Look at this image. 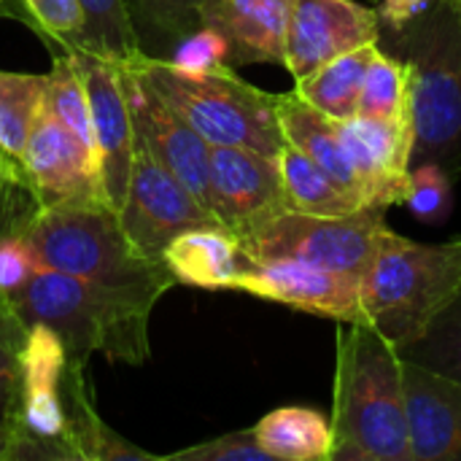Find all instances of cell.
Here are the masks:
<instances>
[{"label": "cell", "mask_w": 461, "mask_h": 461, "mask_svg": "<svg viewBox=\"0 0 461 461\" xmlns=\"http://www.w3.org/2000/svg\"><path fill=\"white\" fill-rule=\"evenodd\" d=\"M159 297L116 289L41 265L11 303L24 327H51L73 365L86 367L92 354L143 365L151 357L149 319Z\"/></svg>", "instance_id": "2"}, {"label": "cell", "mask_w": 461, "mask_h": 461, "mask_svg": "<svg viewBox=\"0 0 461 461\" xmlns=\"http://www.w3.org/2000/svg\"><path fill=\"white\" fill-rule=\"evenodd\" d=\"M332 461H413L400 351L365 321H340Z\"/></svg>", "instance_id": "1"}, {"label": "cell", "mask_w": 461, "mask_h": 461, "mask_svg": "<svg viewBox=\"0 0 461 461\" xmlns=\"http://www.w3.org/2000/svg\"><path fill=\"white\" fill-rule=\"evenodd\" d=\"M435 0H381L378 16L386 30H400L416 16H421Z\"/></svg>", "instance_id": "34"}, {"label": "cell", "mask_w": 461, "mask_h": 461, "mask_svg": "<svg viewBox=\"0 0 461 461\" xmlns=\"http://www.w3.org/2000/svg\"><path fill=\"white\" fill-rule=\"evenodd\" d=\"M41 265L76 278L162 300L176 276L162 257L140 254L108 205H32L24 219Z\"/></svg>", "instance_id": "5"}, {"label": "cell", "mask_w": 461, "mask_h": 461, "mask_svg": "<svg viewBox=\"0 0 461 461\" xmlns=\"http://www.w3.org/2000/svg\"><path fill=\"white\" fill-rule=\"evenodd\" d=\"M11 184H22V186H24V181H22V178H16V176H0V221H3L5 197H8V189H11ZM24 189H27V186H24Z\"/></svg>", "instance_id": "37"}, {"label": "cell", "mask_w": 461, "mask_h": 461, "mask_svg": "<svg viewBox=\"0 0 461 461\" xmlns=\"http://www.w3.org/2000/svg\"><path fill=\"white\" fill-rule=\"evenodd\" d=\"M232 292L281 303L332 321H365L362 276L321 270L300 262H249Z\"/></svg>", "instance_id": "14"}, {"label": "cell", "mask_w": 461, "mask_h": 461, "mask_svg": "<svg viewBox=\"0 0 461 461\" xmlns=\"http://www.w3.org/2000/svg\"><path fill=\"white\" fill-rule=\"evenodd\" d=\"M78 3L84 11V35L78 49L95 51L122 68L132 65L143 54L127 0H78Z\"/></svg>", "instance_id": "23"}, {"label": "cell", "mask_w": 461, "mask_h": 461, "mask_svg": "<svg viewBox=\"0 0 461 461\" xmlns=\"http://www.w3.org/2000/svg\"><path fill=\"white\" fill-rule=\"evenodd\" d=\"M400 357L461 381V294L435 319L427 335L405 346Z\"/></svg>", "instance_id": "28"}, {"label": "cell", "mask_w": 461, "mask_h": 461, "mask_svg": "<svg viewBox=\"0 0 461 461\" xmlns=\"http://www.w3.org/2000/svg\"><path fill=\"white\" fill-rule=\"evenodd\" d=\"M276 111H278V122H281L286 143H292L305 157H311L343 192H348L365 208L354 167L340 140L338 122L321 113L319 108H313L311 103H305L297 92L276 95Z\"/></svg>", "instance_id": "19"}, {"label": "cell", "mask_w": 461, "mask_h": 461, "mask_svg": "<svg viewBox=\"0 0 461 461\" xmlns=\"http://www.w3.org/2000/svg\"><path fill=\"white\" fill-rule=\"evenodd\" d=\"M362 119H408L413 116L411 111V70L405 59L392 57L381 49L373 51L367 73H365V86H362V100H359V113Z\"/></svg>", "instance_id": "26"}, {"label": "cell", "mask_w": 461, "mask_h": 461, "mask_svg": "<svg viewBox=\"0 0 461 461\" xmlns=\"http://www.w3.org/2000/svg\"><path fill=\"white\" fill-rule=\"evenodd\" d=\"M43 105L84 143V149L100 162V149H97V135H95V119H92V105L89 95L84 89V81L68 57V51L57 49L51 54V70H49V86Z\"/></svg>", "instance_id": "25"}, {"label": "cell", "mask_w": 461, "mask_h": 461, "mask_svg": "<svg viewBox=\"0 0 461 461\" xmlns=\"http://www.w3.org/2000/svg\"><path fill=\"white\" fill-rule=\"evenodd\" d=\"M413 461H461V381L402 359Z\"/></svg>", "instance_id": "16"}, {"label": "cell", "mask_w": 461, "mask_h": 461, "mask_svg": "<svg viewBox=\"0 0 461 461\" xmlns=\"http://www.w3.org/2000/svg\"><path fill=\"white\" fill-rule=\"evenodd\" d=\"M49 73H8L0 70V151L22 162L30 130L43 108Z\"/></svg>", "instance_id": "24"}, {"label": "cell", "mask_w": 461, "mask_h": 461, "mask_svg": "<svg viewBox=\"0 0 461 461\" xmlns=\"http://www.w3.org/2000/svg\"><path fill=\"white\" fill-rule=\"evenodd\" d=\"M165 459H184V461H270V456L259 448L254 432H235L224 435L184 451H176Z\"/></svg>", "instance_id": "31"}, {"label": "cell", "mask_w": 461, "mask_h": 461, "mask_svg": "<svg viewBox=\"0 0 461 461\" xmlns=\"http://www.w3.org/2000/svg\"><path fill=\"white\" fill-rule=\"evenodd\" d=\"M284 194L289 211L313 213V216H343L359 211V200L343 192L311 157H305L292 143L284 146L278 157Z\"/></svg>", "instance_id": "22"}, {"label": "cell", "mask_w": 461, "mask_h": 461, "mask_svg": "<svg viewBox=\"0 0 461 461\" xmlns=\"http://www.w3.org/2000/svg\"><path fill=\"white\" fill-rule=\"evenodd\" d=\"M165 265L176 276V284L194 289H232L249 259L240 251L238 238L224 227H200L181 232L162 254Z\"/></svg>", "instance_id": "18"}, {"label": "cell", "mask_w": 461, "mask_h": 461, "mask_svg": "<svg viewBox=\"0 0 461 461\" xmlns=\"http://www.w3.org/2000/svg\"><path fill=\"white\" fill-rule=\"evenodd\" d=\"M405 205L427 224L446 221L451 213V173L432 162H424L411 170V189Z\"/></svg>", "instance_id": "30"}, {"label": "cell", "mask_w": 461, "mask_h": 461, "mask_svg": "<svg viewBox=\"0 0 461 461\" xmlns=\"http://www.w3.org/2000/svg\"><path fill=\"white\" fill-rule=\"evenodd\" d=\"M119 221L132 246L146 257L165 249L189 230L221 227V221L135 138V162Z\"/></svg>", "instance_id": "8"}, {"label": "cell", "mask_w": 461, "mask_h": 461, "mask_svg": "<svg viewBox=\"0 0 461 461\" xmlns=\"http://www.w3.org/2000/svg\"><path fill=\"white\" fill-rule=\"evenodd\" d=\"M375 49H378V43L362 46V49H354V51H346V54L330 59L316 73L297 81L294 92L305 103L319 108L321 113L332 116L335 122L354 119L359 113L365 73H367V65H370V57Z\"/></svg>", "instance_id": "21"}, {"label": "cell", "mask_w": 461, "mask_h": 461, "mask_svg": "<svg viewBox=\"0 0 461 461\" xmlns=\"http://www.w3.org/2000/svg\"><path fill=\"white\" fill-rule=\"evenodd\" d=\"M22 167L38 205H108L100 162L46 105L30 130Z\"/></svg>", "instance_id": "9"}, {"label": "cell", "mask_w": 461, "mask_h": 461, "mask_svg": "<svg viewBox=\"0 0 461 461\" xmlns=\"http://www.w3.org/2000/svg\"><path fill=\"white\" fill-rule=\"evenodd\" d=\"M346 157L354 167L365 208L405 203L413 162V116L408 119H346L338 122Z\"/></svg>", "instance_id": "15"}, {"label": "cell", "mask_w": 461, "mask_h": 461, "mask_svg": "<svg viewBox=\"0 0 461 461\" xmlns=\"http://www.w3.org/2000/svg\"><path fill=\"white\" fill-rule=\"evenodd\" d=\"M68 57L73 59L89 95L103 186L108 194V205L119 213L127 200L135 162V124L124 86V68L86 49H68Z\"/></svg>", "instance_id": "10"}, {"label": "cell", "mask_w": 461, "mask_h": 461, "mask_svg": "<svg viewBox=\"0 0 461 461\" xmlns=\"http://www.w3.org/2000/svg\"><path fill=\"white\" fill-rule=\"evenodd\" d=\"M381 16L357 0H292L284 68L294 81L330 59L381 41Z\"/></svg>", "instance_id": "12"}, {"label": "cell", "mask_w": 461, "mask_h": 461, "mask_svg": "<svg viewBox=\"0 0 461 461\" xmlns=\"http://www.w3.org/2000/svg\"><path fill=\"white\" fill-rule=\"evenodd\" d=\"M213 213L238 240L289 211L278 159L240 146H211Z\"/></svg>", "instance_id": "13"}, {"label": "cell", "mask_w": 461, "mask_h": 461, "mask_svg": "<svg viewBox=\"0 0 461 461\" xmlns=\"http://www.w3.org/2000/svg\"><path fill=\"white\" fill-rule=\"evenodd\" d=\"M24 22L49 38L57 49H78L84 35V11L78 0H16Z\"/></svg>", "instance_id": "29"}, {"label": "cell", "mask_w": 461, "mask_h": 461, "mask_svg": "<svg viewBox=\"0 0 461 461\" xmlns=\"http://www.w3.org/2000/svg\"><path fill=\"white\" fill-rule=\"evenodd\" d=\"M270 461H332V421L313 408H278L251 429Z\"/></svg>", "instance_id": "20"}, {"label": "cell", "mask_w": 461, "mask_h": 461, "mask_svg": "<svg viewBox=\"0 0 461 461\" xmlns=\"http://www.w3.org/2000/svg\"><path fill=\"white\" fill-rule=\"evenodd\" d=\"M167 59H173L184 68H213V65L227 62V46L213 30L200 27L197 32L186 35L173 49V54Z\"/></svg>", "instance_id": "33"}, {"label": "cell", "mask_w": 461, "mask_h": 461, "mask_svg": "<svg viewBox=\"0 0 461 461\" xmlns=\"http://www.w3.org/2000/svg\"><path fill=\"white\" fill-rule=\"evenodd\" d=\"M143 51L176 49L200 30V0H127Z\"/></svg>", "instance_id": "27"}, {"label": "cell", "mask_w": 461, "mask_h": 461, "mask_svg": "<svg viewBox=\"0 0 461 461\" xmlns=\"http://www.w3.org/2000/svg\"><path fill=\"white\" fill-rule=\"evenodd\" d=\"M451 3H456V5H461V0H451Z\"/></svg>", "instance_id": "39"}, {"label": "cell", "mask_w": 461, "mask_h": 461, "mask_svg": "<svg viewBox=\"0 0 461 461\" xmlns=\"http://www.w3.org/2000/svg\"><path fill=\"white\" fill-rule=\"evenodd\" d=\"M392 35L411 70L413 162L454 176L461 170V5L435 0Z\"/></svg>", "instance_id": "4"}, {"label": "cell", "mask_w": 461, "mask_h": 461, "mask_svg": "<svg viewBox=\"0 0 461 461\" xmlns=\"http://www.w3.org/2000/svg\"><path fill=\"white\" fill-rule=\"evenodd\" d=\"M16 435H19L16 389H11V392H0V461L14 459Z\"/></svg>", "instance_id": "35"}, {"label": "cell", "mask_w": 461, "mask_h": 461, "mask_svg": "<svg viewBox=\"0 0 461 461\" xmlns=\"http://www.w3.org/2000/svg\"><path fill=\"white\" fill-rule=\"evenodd\" d=\"M200 27L227 46V65H284L292 0H200Z\"/></svg>", "instance_id": "17"}, {"label": "cell", "mask_w": 461, "mask_h": 461, "mask_svg": "<svg viewBox=\"0 0 461 461\" xmlns=\"http://www.w3.org/2000/svg\"><path fill=\"white\" fill-rule=\"evenodd\" d=\"M461 294V235L448 243H416L386 230L362 276L365 324L397 351L427 335L435 319Z\"/></svg>", "instance_id": "6"}, {"label": "cell", "mask_w": 461, "mask_h": 461, "mask_svg": "<svg viewBox=\"0 0 461 461\" xmlns=\"http://www.w3.org/2000/svg\"><path fill=\"white\" fill-rule=\"evenodd\" d=\"M124 86L135 138L213 213L211 143L189 122H184L138 70L124 68Z\"/></svg>", "instance_id": "11"}, {"label": "cell", "mask_w": 461, "mask_h": 461, "mask_svg": "<svg viewBox=\"0 0 461 461\" xmlns=\"http://www.w3.org/2000/svg\"><path fill=\"white\" fill-rule=\"evenodd\" d=\"M151 89L211 146H240L278 159L286 138L276 95L243 81L232 65L184 68L167 57L140 54L132 65Z\"/></svg>", "instance_id": "3"}, {"label": "cell", "mask_w": 461, "mask_h": 461, "mask_svg": "<svg viewBox=\"0 0 461 461\" xmlns=\"http://www.w3.org/2000/svg\"><path fill=\"white\" fill-rule=\"evenodd\" d=\"M27 327L16 316L14 305L0 300V392L16 389L19 378V348Z\"/></svg>", "instance_id": "32"}, {"label": "cell", "mask_w": 461, "mask_h": 461, "mask_svg": "<svg viewBox=\"0 0 461 461\" xmlns=\"http://www.w3.org/2000/svg\"><path fill=\"white\" fill-rule=\"evenodd\" d=\"M0 176H16V178H22V181H24V186H27V176H24L22 162H16V159L5 157L3 151H0Z\"/></svg>", "instance_id": "36"}, {"label": "cell", "mask_w": 461, "mask_h": 461, "mask_svg": "<svg viewBox=\"0 0 461 461\" xmlns=\"http://www.w3.org/2000/svg\"><path fill=\"white\" fill-rule=\"evenodd\" d=\"M386 230L384 208H359L343 216L284 211L238 243L249 262H300L365 276Z\"/></svg>", "instance_id": "7"}, {"label": "cell", "mask_w": 461, "mask_h": 461, "mask_svg": "<svg viewBox=\"0 0 461 461\" xmlns=\"http://www.w3.org/2000/svg\"><path fill=\"white\" fill-rule=\"evenodd\" d=\"M0 16H22V8L16 0H0ZM24 19V16H22Z\"/></svg>", "instance_id": "38"}]
</instances>
